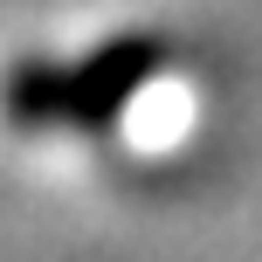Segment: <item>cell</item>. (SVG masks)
Returning a JSON list of instances; mask_svg holds the SVG:
<instances>
[{
  "mask_svg": "<svg viewBox=\"0 0 262 262\" xmlns=\"http://www.w3.org/2000/svg\"><path fill=\"white\" fill-rule=\"evenodd\" d=\"M159 41L131 35L104 41L83 62H21L0 76V118L21 131H49V124H104L111 111H124L131 97L152 83L159 69Z\"/></svg>",
  "mask_w": 262,
  "mask_h": 262,
  "instance_id": "cell-1",
  "label": "cell"
}]
</instances>
